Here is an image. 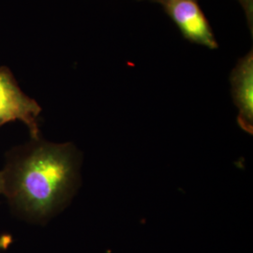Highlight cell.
Masks as SVG:
<instances>
[{
    "label": "cell",
    "mask_w": 253,
    "mask_h": 253,
    "mask_svg": "<svg viewBox=\"0 0 253 253\" xmlns=\"http://www.w3.org/2000/svg\"><path fill=\"white\" fill-rule=\"evenodd\" d=\"M0 196H2V180H1V173H0Z\"/></svg>",
    "instance_id": "6"
},
{
    "label": "cell",
    "mask_w": 253,
    "mask_h": 253,
    "mask_svg": "<svg viewBox=\"0 0 253 253\" xmlns=\"http://www.w3.org/2000/svg\"><path fill=\"white\" fill-rule=\"evenodd\" d=\"M42 107L19 86L8 67H0V126L20 121L27 126L32 139L39 138L38 118Z\"/></svg>",
    "instance_id": "2"
},
{
    "label": "cell",
    "mask_w": 253,
    "mask_h": 253,
    "mask_svg": "<svg viewBox=\"0 0 253 253\" xmlns=\"http://www.w3.org/2000/svg\"><path fill=\"white\" fill-rule=\"evenodd\" d=\"M161 4L178 27L184 38L209 49L217 42L197 0H151Z\"/></svg>",
    "instance_id": "3"
},
{
    "label": "cell",
    "mask_w": 253,
    "mask_h": 253,
    "mask_svg": "<svg viewBox=\"0 0 253 253\" xmlns=\"http://www.w3.org/2000/svg\"><path fill=\"white\" fill-rule=\"evenodd\" d=\"M246 13V17L249 23V27L253 35V0H237Z\"/></svg>",
    "instance_id": "5"
},
{
    "label": "cell",
    "mask_w": 253,
    "mask_h": 253,
    "mask_svg": "<svg viewBox=\"0 0 253 253\" xmlns=\"http://www.w3.org/2000/svg\"><path fill=\"white\" fill-rule=\"evenodd\" d=\"M232 94L237 106L238 124L248 133L253 130V53L240 58L231 73Z\"/></svg>",
    "instance_id": "4"
},
{
    "label": "cell",
    "mask_w": 253,
    "mask_h": 253,
    "mask_svg": "<svg viewBox=\"0 0 253 253\" xmlns=\"http://www.w3.org/2000/svg\"><path fill=\"white\" fill-rule=\"evenodd\" d=\"M2 196L13 213L29 223L44 224L73 198L80 181V156L71 144L41 136L7 153L0 171Z\"/></svg>",
    "instance_id": "1"
}]
</instances>
